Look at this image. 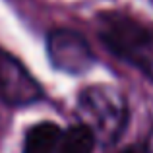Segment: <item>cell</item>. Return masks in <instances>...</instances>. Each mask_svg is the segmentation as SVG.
<instances>
[{"label":"cell","mask_w":153,"mask_h":153,"mask_svg":"<svg viewBox=\"0 0 153 153\" xmlns=\"http://www.w3.org/2000/svg\"><path fill=\"white\" fill-rule=\"evenodd\" d=\"M93 25L103 49L153 85V23L108 8L95 14Z\"/></svg>","instance_id":"cell-1"},{"label":"cell","mask_w":153,"mask_h":153,"mask_svg":"<svg viewBox=\"0 0 153 153\" xmlns=\"http://www.w3.org/2000/svg\"><path fill=\"white\" fill-rule=\"evenodd\" d=\"M78 120L95 132L97 143L105 149L114 147L126 136L132 122V107L126 93L111 83H89L76 95Z\"/></svg>","instance_id":"cell-2"},{"label":"cell","mask_w":153,"mask_h":153,"mask_svg":"<svg viewBox=\"0 0 153 153\" xmlns=\"http://www.w3.org/2000/svg\"><path fill=\"white\" fill-rule=\"evenodd\" d=\"M45 54L52 70L68 78H83L97 66L89 39L68 25H52L45 31Z\"/></svg>","instance_id":"cell-3"},{"label":"cell","mask_w":153,"mask_h":153,"mask_svg":"<svg viewBox=\"0 0 153 153\" xmlns=\"http://www.w3.org/2000/svg\"><path fill=\"white\" fill-rule=\"evenodd\" d=\"M47 101V91L19 56L0 47V105L12 111Z\"/></svg>","instance_id":"cell-4"},{"label":"cell","mask_w":153,"mask_h":153,"mask_svg":"<svg viewBox=\"0 0 153 153\" xmlns=\"http://www.w3.org/2000/svg\"><path fill=\"white\" fill-rule=\"evenodd\" d=\"M64 132L66 128L54 120H39L23 132L22 153H56L64 140Z\"/></svg>","instance_id":"cell-5"},{"label":"cell","mask_w":153,"mask_h":153,"mask_svg":"<svg viewBox=\"0 0 153 153\" xmlns=\"http://www.w3.org/2000/svg\"><path fill=\"white\" fill-rule=\"evenodd\" d=\"M97 146L99 143L95 138V132L85 122L78 120L76 124L66 126L64 140L56 153H93Z\"/></svg>","instance_id":"cell-6"},{"label":"cell","mask_w":153,"mask_h":153,"mask_svg":"<svg viewBox=\"0 0 153 153\" xmlns=\"http://www.w3.org/2000/svg\"><path fill=\"white\" fill-rule=\"evenodd\" d=\"M112 153H153L151 138L138 140V142H134V143H128V146L120 147V149H116V151H112Z\"/></svg>","instance_id":"cell-7"}]
</instances>
